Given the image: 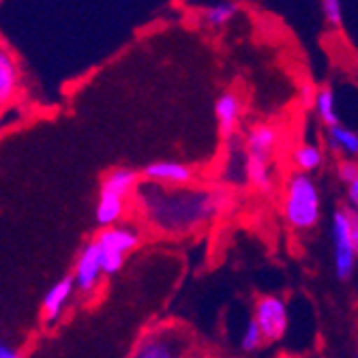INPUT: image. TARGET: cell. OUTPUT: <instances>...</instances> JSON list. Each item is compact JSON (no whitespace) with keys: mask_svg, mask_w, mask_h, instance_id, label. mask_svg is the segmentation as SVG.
I'll return each instance as SVG.
<instances>
[{"mask_svg":"<svg viewBox=\"0 0 358 358\" xmlns=\"http://www.w3.org/2000/svg\"><path fill=\"white\" fill-rule=\"evenodd\" d=\"M138 217L150 230L166 236H185L202 230L225 204L221 189L164 187L142 180L134 195Z\"/></svg>","mask_w":358,"mask_h":358,"instance_id":"cell-1","label":"cell"},{"mask_svg":"<svg viewBox=\"0 0 358 358\" xmlns=\"http://www.w3.org/2000/svg\"><path fill=\"white\" fill-rule=\"evenodd\" d=\"M283 217L287 225L296 232H307L322 219L320 191L311 174L294 172L285 180L283 189Z\"/></svg>","mask_w":358,"mask_h":358,"instance_id":"cell-2","label":"cell"},{"mask_svg":"<svg viewBox=\"0 0 358 358\" xmlns=\"http://www.w3.org/2000/svg\"><path fill=\"white\" fill-rule=\"evenodd\" d=\"M138 185L140 176L131 168H116L106 174L99 189V200L94 206V219L101 225V230L122 223L129 210V200L136 195Z\"/></svg>","mask_w":358,"mask_h":358,"instance_id":"cell-3","label":"cell"},{"mask_svg":"<svg viewBox=\"0 0 358 358\" xmlns=\"http://www.w3.org/2000/svg\"><path fill=\"white\" fill-rule=\"evenodd\" d=\"M191 341L185 329L174 324L150 327L129 352L127 358H187Z\"/></svg>","mask_w":358,"mask_h":358,"instance_id":"cell-4","label":"cell"},{"mask_svg":"<svg viewBox=\"0 0 358 358\" xmlns=\"http://www.w3.org/2000/svg\"><path fill=\"white\" fill-rule=\"evenodd\" d=\"M94 243L101 253L103 273L116 275L122 268L127 255L140 245V230L134 225L118 223V225H112V227L101 230L99 236L94 238Z\"/></svg>","mask_w":358,"mask_h":358,"instance_id":"cell-5","label":"cell"},{"mask_svg":"<svg viewBox=\"0 0 358 358\" xmlns=\"http://www.w3.org/2000/svg\"><path fill=\"white\" fill-rule=\"evenodd\" d=\"M331 236H333V264H335V275L339 281L352 279L356 271V253L352 245V234H350V215L348 208L341 206L333 213L331 221Z\"/></svg>","mask_w":358,"mask_h":358,"instance_id":"cell-6","label":"cell"},{"mask_svg":"<svg viewBox=\"0 0 358 358\" xmlns=\"http://www.w3.org/2000/svg\"><path fill=\"white\" fill-rule=\"evenodd\" d=\"M253 320L257 322V327L262 331L266 343H275V341L283 339V335L289 327V313H287L285 301L275 294L259 296L253 307Z\"/></svg>","mask_w":358,"mask_h":358,"instance_id":"cell-7","label":"cell"},{"mask_svg":"<svg viewBox=\"0 0 358 358\" xmlns=\"http://www.w3.org/2000/svg\"><path fill=\"white\" fill-rule=\"evenodd\" d=\"M103 277H106V273H103L99 247H96L94 241H90L78 253L71 279H73L78 292H82V294H92V292L99 287Z\"/></svg>","mask_w":358,"mask_h":358,"instance_id":"cell-8","label":"cell"},{"mask_svg":"<svg viewBox=\"0 0 358 358\" xmlns=\"http://www.w3.org/2000/svg\"><path fill=\"white\" fill-rule=\"evenodd\" d=\"M277 146H279V129L271 122H257L249 127V131L245 134L243 152L245 157L271 164V159L277 152Z\"/></svg>","mask_w":358,"mask_h":358,"instance_id":"cell-9","label":"cell"},{"mask_svg":"<svg viewBox=\"0 0 358 358\" xmlns=\"http://www.w3.org/2000/svg\"><path fill=\"white\" fill-rule=\"evenodd\" d=\"M144 180L164 185V187H191L195 180V172L191 166L180 164V161L164 159V161H152L144 170Z\"/></svg>","mask_w":358,"mask_h":358,"instance_id":"cell-10","label":"cell"},{"mask_svg":"<svg viewBox=\"0 0 358 358\" xmlns=\"http://www.w3.org/2000/svg\"><path fill=\"white\" fill-rule=\"evenodd\" d=\"M73 294H76V283L71 277H62L56 283H52L50 289L43 294V301H41L43 320L48 324L56 322L64 313V309L69 307Z\"/></svg>","mask_w":358,"mask_h":358,"instance_id":"cell-11","label":"cell"},{"mask_svg":"<svg viewBox=\"0 0 358 358\" xmlns=\"http://www.w3.org/2000/svg\"><path fill=\"white\" fill-rule=\"evenodd\" d=\"M215 116L219 124V134L230 140L236 136V129L243 118V101L236 92H223L215 101Z\"/></svg>","mask_w":358,"mask_h":358,"instance_id":"cell-12","label":"cell"},{"mask_svg":"<svg viewBox=\"0 0 358 358\" xmlns=\"http://www.w3.org/2000/svg\"><path fill=\"white\" fill-rule=\"evenodd\" d=\"M17 84H20L17 62L7 48H0V110L13 99Z\"/></svg>","mask_w":358,"mask_h":358,"instance_id":"cell-13","label":"cell"},{"mask_svg":"<svg viewBox=\"0 0 358 358\" xmlns=\"http://www.w3.org/2000/svg\"><path fill=\"white\" fill-rule=\"evenodd\" d=\"M327 144L335 155H341L343 159L358 157V134L345 124L327 129Z\"/></svg>","mask_w":358,"mask_h":358,"instance_id":"cell-14","label":"cell"},{"mask_svg":"<svg viewBox=\"0 0 358 358\" xmlns=\"http://www.w3.org/2000/svg\"><path fill=\"white\" fill-rule=\"evenodd\" d=\"M243 170H245V176L249 180V185L257 191L262 193H268L275 185L273 180V168L266 161H259V159H251V157H245L243 161Z\"/></svg>","mask_w":358,"mask_h":358,"instance_id":"cell-15","label":"cell"},{"mask_svg":"<svg viewBox=\"0 0 358 358\" xmlns=\"http://www.w3.org/2000/svg\"><path fill=\"white\" fill-rule=\"evenodd\" d=\"M317 118L327 124V129H333L341 124L339 114H337V103H335V92L331 86H320L315 92V101H313Z\"/></svg>","mask_w":358,"mask_h":358,"instance_id":"cell-16","label":"cell"},{"mask_svg":"<svg viewBox=\"0 0 358 358\" xmlns=\"http://www.w3.org/2000/svg\"><path fill=\"white\" fill-rule=\"evenodd\" d=\"M292 161H294L296 172L311 174L317 168H322V164H324V150L317 144L303 142V144H299L294 148V152H292Z\"/></svg>","mask_w":358,"mask_h":358,"instance_id":"cell-17","label":"cell"},{"mask_svg":"<svg viewBox=\"0 0 358 358\" xmlns=\"http://www.w3.org/2000/svg\"><path fill=\"white\" fill-rule=\"evenodd\" d=\"M238 11H241V7L236 3H227V0H223V3L206 5L202 9V20L210 28H223L238 15Z\"/></svg>","mask_w":358,"mask_h":358,"instance_id":"cell-18","label":"cell"},{"mask_svg":"<svg viewBox=\"0 0 358 358\" xmlns=\"http://www.w3.org/2000/svg\"><path fill=\"white\" fill-rule=\"evenodd\" d=\"M264 343H266V341H264V335H262V331H259L257 322L251 317V320L247 322L245 331H243V337H241V348H243L245 352H257V350L262 348Z\"/></svg>","mask_w":358,"mask_h":358,"instance_id":"cell-19","label":"cell"},{"mask_svg":"<svg viewBox=\"0 0 358 358\" xmlns=\"http://www.w3.org/2000/svg\"><path fill=\"white\" fill-rule=\"evenodd\" d=\"M322 13L333 28H339L343 24V5L339 0H324L322 3Z\"/></svg>","mask_w":358,"mask_h":358,"instance_id":"cell-20","label":"cell"},{"mask_svg":"<svg viewBox=\"0 0 358 358\" xmlns=\"http://www.w3.org/2000/svg\"><path fill=\"white\" fill-rule=\"evenodd\" d=\"M337 176L348 187L358 178V161L356 159H341L337 164Z\"/></svg>","mask_w":358,"mask_h":358,"instance_id":"cell-21","label":"cell"},{"mask_svg":"<svg viewBox=\"0 0 358 358\" xmlns=\"http://www.w3.org/2000/svg\"><path fill=\"white\" fill-rule=\"evenodd\" d=\"M348 208V206H345ZM348 215H350V234H352V245H354V253L358 257V210H352L348 208Z\"/></svg>","mask_w":358,"mask_h":358,"instance_id":"cell-22","label":"cell"},{"mask_svg":"<svg viewBox=\"0 0 358 358\" xmlns=\"http://www.w3.org/2000/svg\"><path fill=\"white\" fill-rule=\"evenodd\" d=\"M345 198H348V208H352V210H358V178L352 182V185H348V189H345Z\"/></svg>","mask_w":358,"mask_h":358,"instance_id":"cell-23","label":"cell"},{"mask_svg":"<svg viewBox=\"0 0 358 358\" xmlns=\"http://www.w3.org/2000/svg\"><path fill=\"white\" fill-rule=\"evenodd\" d=\"M315 92H317V88H313L311 84H303V88H301V99H303V103H305L307 108H313Z\"/></svg>","mask_w":358,"mask_h":358,"instance_id":"cell-24","label":"cell"},{"mask_svg":"<svg viewBox=\"0 0 358 358\" xmlns=\"http://www.w3.org/2000/svg\"><path fill=\"white\" fill-rule=\"evenodd\" d=\"M0 358H22V354L13 345L0 341Z\"/></svg>","mask_w":358,"mask_h":358,"instance_id":"cell-25","label":"cell"},{"mask_svg":"<svg viewBox=\"0 0 358 358\" xmlns=\"http://www.w3.org/2000/svg\"><path fill=\"white\" fill-rule=\"evenodd\" d=\"M187 358H219V356H215L213 352H206V350H191Z\"/></svg>","mask_w":358,"mask_h":358,"instance_id":"cell-26","label":"cell"},{"mask_svg":"<svg viewBox=\"0 0 358 358\" xmlns=\"http://www.w3.org/2000/svg\"><path fill=\"white\" fill-rule=\"evenodd\" d=\"M354 358H358V354H356V356H354Z\"/></svg>","mask_w":358,"mask_h":358,"instance_id":"cell-27","label":"cell"}]
</instances>
